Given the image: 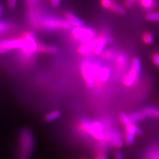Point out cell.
I'll use <instances>...</instances> for the list:
<instances>
[{"instance_id":"1","label":"cell","mask_w":159,"mask_h":159,"mask_svg":"<svg viewBox=\"0 0 159 159\" xmlns=\"http://www.w3.org/2000/svg\"><path fill=\"white\" fill-rule=\"evenodd\" d=\"M72 37L78 43L88 42L95 38L96 33L92 29L82 26L74 27L72 31Z\"/></svg>"},{"instance_id":"2","label":"cell","mask_w":159,"mask_h":159,"mask_svg":"<svg viewBox=\"0 0 159 159\" xmlns=\"http://www.w3.org/2000/svg\"><path fill=\"white\" fill-rule=\"evenodd\" d=\"M43 25L44 27L48 29H72L74 27L73 25L71 23H70L68 20L54 17L45 18L43 20Z\"/></svg>"},{"instance_id":"3","label":"cell","mask_w":159,"mask_h":159,"mask_svg":"<svg viewBox=\"0 0 159 159\" xmlns=\"http://www.w3.org/2000/svg\"><path fill=\"white\" fill-rule=\"evenodd\" d=\"M81 73L87 86L89 88L94 87L93 64L88 61L84 62L81 66Z\"/></svg>"},{"instance_id":"4","label":"cell","mask_w":159,"mask_h":159,"mask_svg":"<svg viewBox=\"0 0 159 159\" xmlns=\"http://www.w3.org/2000/svg\"><path fill=\"white\" fill-rule=\"evenodd\" d=\"M25 41V46L22 49L24 54L29 55L37 51L38 44L35 41V39L33 34L30 33H25L23 34V38Z\"/></svg>"},{"instance_id":"5","label":"cell","mask_w":159,"mask_h":159,"mask_svg":"<svg viewBox=\"0 0 159 159\" xmlns=\"http://www.w3.org/2000/svg\"><path fill=\"white\" fill-rule=\"evenodd\" d=\"M0 46L9 50L21 49L22 50L25 46V41L23 39H17L11 40L2 39L0 40Z\"/></svg>"},{"instance_id":"6","label":"cell","mask_w":159,"mask_h":159,"mask_svg":"<svg viewBox=\"0 0 159 159\" xmlns=\"http://www.w3.org/2000/svg\"><path fill=\"white\" fill-rule=\"evenodd\" d=\"M89 135H91L98 141H103L105 139V133L103 132L102 124L99 121L91 122Z\"/></svg>"},{"instance_id":"7","label":"cell","mask_w":159,"mask_h":159,"mask_svg":"<svg viewBox=\"0 0 159 159\" xmlns=\"http://www.w3.org/2000/svg\"><path fill=\"white\" fill-rule=\"evenodd\" d=\"M99 38H94L90 41L82 43L80 47L78 48V52L81 54H86L93 51V49L95 48L99 43Z\"/></svg>"},{"instance_id":"8","label":"cell","mask_w":159,"mask_h":159,"mask_svg":"<svg viewBox=\"0 0 159 159\" xmlns=\"http://www.w3.org/2000/svg\"><path fill=\"white\" fill-rule=\"evenodd\" d=\"M139 74L140 73L137 72L135 70L131 68V69L129 70L128 73L123 78V83L124 85H125L126 87L133 86L134 84L137 82Z\"/></svg>"},{"instance_id":"9","label":"cell","mask_w":159,"mask_h":159,"mask_svg":"<svg viewBox=\"0 0 159 159\" xmlns=\"http://www.w3.org/2000/svg\"><path fill=\"white\" fill-rule=\"evenodd\" d=\"M99 43L97 46L93 49V52L96 54H102V52L105 50L106 46L107 44L111 43L113 41V39L111 37H102L99 38Z\"/></svg>"},{"instance_id":"10","label":"cell","mask_w":159,"mask_h":159,"mask_svg":"<svg viewBox=\"0 0 159 159\" xmlns=\"http://www.w3.org/2000/svg\"><path fill=\"white\" fill-rule=\"evenodd\" d=\"M107 137V140L111 143L112 145L117 148H120L123 145V140L120 135H117L116 133H113L111 131L107 133L105 137Z\"/></svg>"},{"instance_id":"11","label":"cell","mask_w":159,"mask_h":159,"mask_svg":"<svg viewBox=\"0 0 159 159\" xmlns=\"http://www.w3.org/2000/svg\"><path fill=\"white\" fill-rule=\"evenodd\" d=\"M65 17L66 19L68 20L70 23H71L74 27L82 26L84 25V22L82 21V20L78 18L75 15L70 12H66L65 13Z\"/></svg>"},{"instance_id":"12","label":"cell","mask_w":159,"mask_h":159,"mask_svg":"<svg viewBox=\"0 0 159 159\" xmlns=\"http://www.w3.org/2000/svg\"><path fill=\"white\" fill-rule=\"evenodd\" d=\"M37 51L39 52H43L46 54H56L58 49L56 46L52 45H41V44H38Z\"/></svg>"},{"instance_id":"13","label":"cell","mask_w":159,"mask_h":159,"mask_svg":"<svg viewBox=\"0 0 159 159\" xmlns=\"http://www.w3.org/2000/svg\"><path fill=\"white\" fill-rule=\"evenodd\" d=\"M111 70L110 68L107 66H103L101 68L99 72V80L102 84H105L107 82L108 79L110 76Z\"/></svg>"},{"instance_id":"14","label":"cell","mask_w":159,"mask_h":159,"mask_svg":"<svg viewBox=\"0 0 159 159\" xmlns=\"http://www.w3.org/2000/svg\"><path fill=\"white\" fill-rule=\"evenodd\" d=\"M91 121H89L88 119H82L79 122L78 128L79 131L85 134H89V129H90Z\"/></svg>"},{"instance_id":"15","label":"cell","mask_w":159,"mask_h":159,"mask_svg":"<svg viewBox=\"0 0 159 159\" xmlns=\"http://www.w3.org/2000/svg\"><path fill=\"white\" fill-rule=\"evenodd\" d=\"M116 62L117 68L121 70L125 69L127 66V60L125 55L123 54H120L116 57Z\"/></svg>"},{"instance_id":"16","label":"cell","mask_w":159,"mask_h":159,"mask_svg":"<svg viewBox=\"0 0 159 159\" xmlns=\"http://www.w3.org/2000/svg\"><path fill=\"white\" fill-rule=\"evenodd\" d=\"M61 116V111L58 110H54L46 114L45 116H44V120L47 122H51L54 120H57V119H58Z\"/></svg>"},{"instance_id":"17","label":"cell","mask_w":159,"mask_h":159,"mask_svg":"<svg viewBox=\"0 0 159 159\" xmlns=\"http://www.w3.org/2000/svg\"><path fill=\"white\" fill-rule=\"evenodd\" d=\"M126 132L131 133L134 135H141L143 133V130L141 129L138 127L134 123H131L129 125L125 127Z\"/></svg>"},{"instance_id":"18","label":"cell","mask_w":159,"mask_h":159,"mask_svg":"<svg viewBox=\"0 0 159 159\" xmlns=\"http://www.w3.org/2000/svg\"><path fill=\"white\" fill-rule=\"evenodd\" d=\"M129 119H130L131 123H137L139 121H141L142 119H143L145 117L142 110L137 111V112L131 113L130 115L129 116Z\"/></svg>"},{"instance_id":"19","label":"cell","mask_w":159,"mask_h":159,"mask_svg":"<svg viewBox=\"0 0 159 159\" xmlns=\"http://www.w3.org/2000/svg\"><path fill=\"white\" fill-rule=\"evenodd\" d=\"M143 113L144 115H145V117H156L157 116V113H158V109H157L155 107H148L145 109H143L142 110Z\"/></svg>"},{"instance_id":"20","label":"cell","mask_w":159,"mask_h":159,"mask_svg":"<svg viewBox=\"0 0 159 159\" xmlns=\"http://www.w3.org/2000/svg\"><path fill=\"white\" fill-rule=\"evenodd\" d=\"M131 68L135 70L137 72L140 73L141 71V64L140 60L138 57H134L132 59L131 64Z\"/></svg>"},{"instance_id":"21","label":"cell","mask_w":159,"mask_h":159,"mask_svg":"<svg viewBox=\"0 0 159 159\" xmlns=\"http://www.w3.org/2000/svg\"><path fill=\"white\" fill-rule=\"evenodd\" d=\"M110 9L112 10L113 11H114L117 14H119V15H123L125 13V9L123 8L122 7L119 6V5H118L117 3H116L115 2H112Z\"/></svg>"},{"instance_id":"22","label":"cell","mask_w":159,"mask_h":159,"mask_svg":"<svg viewBox=\"0 0 159 159\" xmlns=\"http://www.w3.org/2000/svg\"><path fill=\"white\" fill-rule=\"evenodd\" d=\"M119 120H120V122L124 127H127L131 123L129 116H127V114L124 113H121L120 115H119Z\"/></svg>"},{"instance_id":"23","label":"cell","mask_w":159,"mask_h":159,"mask_svg":"<svg viewBox=\"0 0 159 159\" xmlns=\"http://www.w3.org/2000/svg\"><path fill=\"white\" fill-rule=\"evenodd\" d=\"M135 135H134V134L131 133H129V132L125 133V141L127 145L131 146L133 145L134 143V141H135Z\"/></svg>"},{"instance_id":"24","label":"cell","mask_w":159,"mask_h":159,"mask_svg":"<svg viewBox=\"0 0 159 159\" xmlns=\"http://www.w3.org/2000/svg\"><path fill=\"white\" fill-rule=\"evenodd\" d=\"M146 19L150 21H159V13H149L146 16Z\"/></svg>"},{"instance_id":"25","label":"cell","mask_w":159,"mask_h":159,"mask_svg":"<svg viewBox=\"0 0 159 159\" xmlns=\"http://www.w3.org/2000/svg\"><path fill=\"white\" fill-rule=\"evenodd\" d=\"M143 41L147 44H151L153 41L152 35L148 32L145 33L143 35Z\"/></svg>"},{"instance_id":"26","label":"cell","mask_w":159,"mask_h":159,"mask_svg":"<svg viewBox=\"0 0 159 159\" xmlns=\"http://www.w3.org/2000/svg\"><path fill=\"white\" fill-rule=\"evenodd\" d=\"M142 6L147 9L152 7L153 5V0H141Z\"/></svg>"},{"instance_id":"27","label":"cell","mask_w":159,"mask_h":159,"mask_svg":"<svg viewBox=\"0 0 159 159\" xmlns=\"http://www.w3.org/2000/svg\"><path fill=\"white\" fill-rule=\"evenodd\" d=\"M149 159H159V148H155L149 153Z\"/></svg>"},{"instance_id":"28","label":"cell","mask_w":159,"mask_h":159,"mask_svg":"<svg viewBox=\"0 0 159 159\" xmlns=\"http://www.w3.org/2000/svg\"><path fill=\"white\" fill-rule=\"evenodd\" d=\"M113 57V53L111 51H110V50H107V51H103L102 52V57L104 59L109 60V59H111Z\"/></svg>"},{"instance_id":"29","label":"cell","mask_w":159,"mask_h":159,"mask_svg":"<svg viewBox=\"0 0 159 159\" xmlns=\"http://www.w3.org/2000/svg\"><path fill=\"white\" fill-rule=\"evenodd\" d=\"M112 2L111 0H101L102 7L106 9H110Z\"/></svg>"},{"instance_id":"30","label":"cell","mask_w":159,"mask_h":159,"mask_svg":"<svg viewBox=\"0 0 159 159\" xmlns=\"http://www.w3.org/2000/svg\"><path fill=\"white\" fill-rule=\"evenodd\" d=\"M152 60L153 63L155 64L156 66H159V53L158 52L155 53L153 54Z\"/></svg>"},{"instance_id":"31","label":"cell","mask_w":159,"mask_h":159,"mask_svg":"<svg viewBox=\"0 0 159 159\" xmlns=\"http://www.w3.org/2000/svg\"><path fill=\"white\" fill-rule=\"evenodd\" d=\"M8 7L9 9H14L17 6V0H8Z\"/></svg>"},{"instance_id":"32","label":"cell","mask_w":159,"mask_h":159,"mask_svg":"<svg viewBox=\"0 0 159 159\" xmlns=\"http://www.w3.org/2000/svg\"><path fill=\"white\" fill-rule=\"evenodd\" d=\"M135 0H126L125 2V6L127 8H131L133 7Z\"/></svg>"},{"instance_id":"33","label":"cell","mask_w":159,"mask_h":159,"mask_svg":"<svg viewBox=\"0 0 159 159\" xmlns=\"http://www.w3.org/2000/svg\"><path fill=\"white\" fill-rule=\"evenodd\" d=\"M50 1H51L52 6L54 7H58L61 4V0H50Z\"/></svg>"},{"instance_id":"34","label":"cell","mask_w":159,"mask_h":159,"mask_svg":"<svg viewBox=\"0 0 159 159\" xmlns=\"http://www.w3.org/2000/svg\"><path fill=\"white\" fill-rule=\"evenodd\" d=\"M114 159H124V158L121 152L117 151L114 155Z\"/></svg>"},{"instance_id":"35","label":"cell","mask_w":159,"mask_h":159,"mask_svg":"<svg viewBox=\"0 0 159 159\" xmlns=\"http://www.w3.org/2000/svg\"><path fill=\"white\" fill-rule=\"evenodd\" d=\"M7 25L6 23L4 22H0V33L4 32L6 30Z\"/></svg>"},{"instance_id":"36","label":"cell","mask_w":159,"mask_h":159,"mask_svg":"<svg viewBox=\"0 0 159 159\" xmlns=\"http://www.w3.org/2000/svg\"><path fill=\"white\" fill-rule=\"evenodd\" d=\"M9 51V50L6 48H5L3 47L0 46V54H5V53H7Z\"/></svg>"},{"instance_id":"37","label":"cell","mask_w":159,"mask_h":159,"mask_svg":"<svg viewBox=\"0 0 159 159\" xmlns=\"http://www.w3.org/2000/svg\"><path fill=\"white\" fill-rule=\"evenodd\" d=\"M98 155L99 159H108V157H107V155H104V154H99Z\"/></svg>"},{"instance_id":"38","label":"cell","mask_w":159,"mask_h":159,"mask_svg":"<svg viewBox=\"0 0 159 159\" xmlns=\"http://www.w3.org/2000/svg\"><path fill=\"white\" fill-rule=\"evenodd\" d=\"M3 10H4L3 6H2V5H0V16H1L2 15V13L3 12Z\"/></svg>"},{"instance_id":"39","label":"cell","mask_w":159,"mask_h":159,"mask_svg":"<svg viewBox=\"0 0 159 159\" xmlns=\"http://www.w3.org/2000/svg\"><path fill=\"white\" fill-rule=\"evenodd\" d=\"M157 117L159 118V110H158V113H157Z\"/></svg>"},{"instance_id":"40","label":"cell","mask_w":159,"mask_h":159,"mask_svg":"<svg viewBox=\"0 0 159 159\" xmlns=\"http://www.w3.org/2000/svg\"><path fill=\"white\" fill-rule=\"evenodd\" d=\"M94 159H99V157H98V155H97L95 158H94Z\"/></svg>"},{"instance_id":"41","label":"cell","mask_w":159,"mask_h":159,"mask_svg":"<svg viewBox=\"0 0 159 159\" xmlns=\"http://www.w3.org/2000/svg\"><path fill=\"white\" fill-rule=\"evenodd\" d=\"M82 159H87V158H82Z\"/></svg>"}]
</instances>
